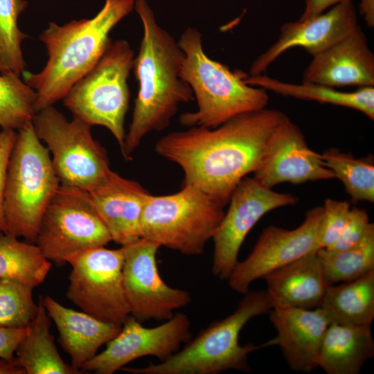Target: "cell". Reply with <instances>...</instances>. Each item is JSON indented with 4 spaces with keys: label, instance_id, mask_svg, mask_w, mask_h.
Here are the masks:
<instances>
[{
    "label": "cell",
    "instance_id": "1",
    "mask_svg": "<svg viewBox=\"0 0 374 374\" xmlns=\"http://www.w3.org/2000/svg\"><path fill=\"white\" fill-rule=\"evenodd\" d=\"M285 116L265 107L215 128L190 127L163 136L155 151L181 168L183 186H195L224 206L238 184L256 170L270 136Z\"/></svg>",
    "mask_w": 374,
    "mask_h": 374
},
{
    "label": "cell",
    "instance_id": "2",
    "mask_svg": "<svg viewBox=\"0 0 374 374\" xmlns=\"http://www.w3.org/2000/svg\"><path fill=\"white\" fill-rule=\"evenodd\" d=\"M134 9L142 22L143 35L134 61L139 90L121 152L126 160L132 159L148 134L168 127L179 104L194 96L180 76L184 53L178 42L157 24L147 0H134Z\"/></svg>",
    "mask_w": 374,
    "mask_h": 374
},
{
    "label": "cell",
    "instance_id": "3",
    "mask_svg": "<svg viewBox=\"0 0 374 374\" xmlns=\"http://www.w3.org/2000/svg\"><path fill=\"white\" fill-rule=\"evenodd\" d=\"M134 8V0H105L92 18L63 25L50 22L39 36L48 56L42 71H24L22 80L36 93L35 113L62 100L96 64L111 44L112 29Z\"/></svg>",
    "mask_w": 374,
    "mask_h": 374
},
{
    "label": "cell",
    "instance_id": "4",
    "mask_svg": "<svg viewBox=\"0 0 374 374\" xmlns=\"http://www.w3.org/2000/svg\"><path fill=\"white\" fill-rule=\"evenodd\" d=\"M178 44L184 53L180 76L191 88L197 105L196 111L180 115L181 125L215 128L239 114L267 107V91L246 83L244 72L232 71L211 59L197 28L188 27Z\"/></svg>",
    "mask_w": 374,
    "mask_h": 374
},
{
    "label": "cell",
    "instance_id": "5",
    "mask_svg": "<svg viewBox=\"0 0 374 374\" xmlns=\"http://www.w3.org/2000/svg\"><path fill=\"white\" fill-rule=\"evenodd\" d=\"M243 295L233 313L211 323L166 361L121 370L130 374H217L231 369L249 372L248 355L269 344L240 345V332L252 318L269 313L273 301L267 290L248 291Z\"/></svg>",
    "mask_w": 374,
    "mask_h": 374
},
{
    "label": "cell",
    "instance_id": "6",
    "mask_svg": "<svg viewBox=\"0 0 374 374\" xmlns=\"http://www.w3.org/2000/svg\"><path fill=\"white\" fill-rule=\"evenodd\" d=\"M60 186L51 154L28 121L17 132L7 168L6 233L35 243L44 213Z\"/></svg>",
    "mask_w": 374,
    "mask_h": 374
},
{
    "label": "cell",
    "instance_id": "7",
    "mask_svg": "<svg viewBox=\"0 0 374 374\" xmlns=\"http://www.w3.org/2000/svg\"><path fill=\"white\" fill-rule=\"evenodd\" d=\"M223 208L195 186L168 195L150 194L141 217V238L187 256L200 255L224 217Z\"/></svg>",
    "mask_w": 374,
    "mask_h": 374
},
{
    "label": "cell",
    "instance_id": "8",
    "mask_svg": "<svg viewBox=\"0 0 374 374\" xmlns=\"http://www.w3.org/2000/svg\"><path fill=\"white\" fill-rule=\"evenodd\" d=\"M134 52L125 39L112 42L96 64L77 81L62 99L75 117L91 127L108 129L123 151L130 93L127 80Z\"/></svg>",
    "mask_w": 374,
    "mask_h": 374
},
{
    "label": "cell",
    "instance_id": "9",
    "mask_svg": "<svg viewBox=\"0 0 374 374\" xmlns=\"http://www.w3.org/2000/svg\"><path fill=\"white\" fill-rule=\"evenodd\" d=\"M35 132L44 141L55 171L63 186L89 191L112 171L107 152L91 134V126L73 117L69 121L53 106L36 112Z\"/></svg>",
    "mask_w": 374,
    "mask_h": 374
},
{
    "label": "cell",
    "instance_id": "10",
    "mask_svg": "<svg viewBox=\"0 0 374 374\" xmlns=\"http://www.w3.org/2000/svg\"><path fill=\"white\" fill-rule=\"evenodd\" d=\"M111 241L88 192L60 184L44 213L35 244L60 266L73 254Z\"/></svg>",
    "mask_w": 374,
    "mask_h": 374
},
{
    "label": "cell",
    "instance_id": "11",
    "mask_svg": "<svg viewBox=\"0 0 374 374\" xmlns=\"http://www.w3.org/2000/svg\"><path fill=\"white\" fill-rule=\"evenodd\" d=\"M71 265L66 296L82 312L122 326L130 316L123 285L124 251L97 247L67 258Z\"/></svg>",
    "mask_w": 374,
    "mask_h": 374
},
{
    "label": "cell",
    "instance_id": "12",
    "mask_svg": "<svg viewBox=\"0 0 374 374\" xmlns=\"http://www.w3.org/2000/svg\"><path fill=\"white\" fill-rule=\"evenodd\" d=\"M297 197L276 192L253 177L243 178L233 190L229 206L215 231L212 273L227 279L238 262L240 249L247 235L258 221L268 212L294 205Z\"/></svg>",
    "mask_w": 374,
    "mask_h": 374
},
{
    "label": "cell",
    "instance_id": "13",
    "mask_svg": "<svg viewBox=\"0 0 374 374\" xmlns=\"http://www.w3.org/2000/svg\"><path fill=\"white\" fill-rule=\"evenodd\" d=\"M121 247L123 289L130 315L137 321H167L191 301L188 292L171 287L161 278L156 260L158 244L141 238Z\"/></svg>",
    "mask_w": 374,
    "mask_h": 374
},
{
    "label": "cell",
    "instance_id": "14",
    "mask_svg": "<svg viewBox=\"0 0 374 374\" xmlns=\"http://www.w3.org/2000/svg\"><path fill=\"white\" fill-rule=\"evenodd\" d=\"M322 206L309 210L302 224L287 230L271 225L260 235L246 259L238 262L226 279L229 287L244 294L256 280L320 249L319 232Z\"/></svg>",
    "mask_w": 374,
    "mask_h": 374
},
{
    "label": "cell",
    "instance_id": "15",
    "mask_svg": "<svg viewBox=\"0 0 374 374\" xmlns=\"http://www.w3.org/2000/svg\"><path fill=\"white\" fill-rule=\"evenodd\" d=\"M190 339V323L184 313H177L162 324L145 328L132 316L106 348L88 360L80 370L97 374H112L142 357L154 356L165 362Z\"/></svg>",
    "mask_w": 374,
    "mask_h": 374
},
{
    "label": "cell",
    "instance_id": "16",
    "mask_svg": "<svg viewBox=\"0 0 374 374\" xmlns=\"http://www.w3.org/2000/svg\"><path fill=\"white\" fill-rule=\"evenodd\" d=\"M253 177L265 186L288 182L335 178L326 166L321 154L308 145L301 130L287 116L270 136Z\"/></svg>",
    "mask_w": 374,
    "mask_h": 374
},
{
    "label": "cell",
    "instance_id": "17",
    "mask_svg": "<svg viewBox=\"0 0 374 374\" xmlns=\"http://www.w3.org/2000/svg\"><path fill=\"white\" fill-rule=\"evenodd\" d=\"M358 25L352 0L331 7L313 17L289 21L280 28L277 40L251 64L249 75L263 74L286 51L300 47L312 56L341 39Z\"/></svg>",
    "mask_w": 374,
    "mask_h": 374
},
{
    "label": "cell",
    "instance_id": "18",
    "mask_svg": "<svg viewBox=\"0 0 374 374\" xmlns=\"http://www.w3.org/2000/svg\"><path fill=\"white\" fill-rule=\"evenodd\" d=\"M303 82L333 88L374 87V55L361 28L357 26L341 39L312 55L304 71Z\"/></svg>",
    "mask_w": 374,
    "mask_h": 374
},
{
    "label": "cell",
    "instance_id": "19",
    "mask_svg": "<svg viewBox=\"0 0 374 374\" xmlns=\"http://www.w3.org/2000/svg\"><path fill=\"white\" fill-rule=\"evenodd\" d=\"M269 313L277 332L269 345L280 346L290 368L303 373L318 368L322 341L330 324L325 312L321 308L305 310L273 304Z\"/></svg>",
    "mask_w": 374,
    "mask_h": 374
},
{
    "label": "cell",
    "instance_id": "20",
    "mask_svg": "<svg viewBox=\"0 0 374 374\" xmlns=\"http://www.w3.org/2000/svg\"><path fill=\"white\" fill-rule=\"evenodd\" d=\"M87 192L112 241L123 246L141 238V214L150 194L147 190L112 171L103 182Z\"/></svg>",
    "mask_w": 374,
    "mask_h": 374
},
{
    "label": "cell",
    "instance_id": "21",
    "mask_svg": "<svg viewBox=\"0 0 374 374\" xmlns=\"http://www.w3.org/2000/svg\"><path fill=\"white\" fill-rule=\"evenodd\" d=\"M41 299L56 326L60 345L70 356L71 366L78 371L121 330V326L67 308L50 296Z\"/></svg>",
    "mask_w": 374,
    "mask_h": 374
},
{
    "label": "cell",
    "instance_id": "22",
    "mask_svg": "<svg viewBox=\"0 0 374 374\" xmlns=\"http://www.w3.org/2000/svg\"><path fill=\"white\" fill-rule=\"evenodd\" d=\"M312 251L263 277L273 304L312 310L319 308L328 285Z\"/></svg>",
    "mask_w": 374,
    "mask_h": 374
},
{
    "label": "cell",
    "instance_id": "23",
    "mask_svg": "<svg viewBox=\"0 0 374 374\" xmlns=\"http://www.w3.org/2000/svg\"><path fill=\"white\" fill-rule=\"evenodd\" d=\"M373 355L371 326L330 323L322 341L319 367L327 374H358Z\"/></svg>",
    "mask_w": 374,
    "mask_h": 374
},
{
    "label": "cell",
    "instance_id": "24",
    "mask_svg": "<svg viewBox=\"0 0 374 374\" xmlns=\"http://www.w3.org/2000/svg\"><path fill=\"white\" fill-rule=\"evenodd\" d=\"M50 327L51 318L40 299L37 312L17 348L15 361L26 374L80 373L60 357Z\"/></svg>",
    "mask_w": 374,
    "mask_h": 374
},
{
    "label": "cell",
    "instance_id": "25",
    "mask_svg": "<svg viewBox=\"0 0 374 374\" xmlns=\"http://www.w3.org/2000/svg\"><path fill=\"white\" fill-rule=\"evenodd\" d=\"M319 308L330 323L371 326L374 319V269L353 280L328 285Z\"/></svg>",
    "mask_w": 374,
    "mask_h": 374
},
{
    "label": "cell",
    "instance_id": "26",
    "mask_svg": "<svg viewBox=\"0 0 374 374\" xmlns=\"http://www.w3.org/2000/svg\"><path fill=\"white\" fill-rule=\"evenodd\" d=\"M245 82L284 96L354 109L374 120V87H359L355 91L346 92L317 83L285 82L263 74L247 75Z\"/></svg>",
    "mask_w": 374,
    "mask_h": 374
},
{
    "label": "cell",
    "instance_id": "27",
    "mask_svg": "<svg viewBox=\"0 0 374 374\" xmlns=\"http://www.w3.org/2000/svg\"><path fill=\"white\" fill-rule=\"evenodd\" d=\"M51 262L35 244L0 232V278H12L33 289L45 280Z\"/></svg>",
    "mask_w": 374,
    "mask_h": 374
},
{
    "label": "cell",
    "instance_id": "28",
    "mask_svg": "<svg viewBox=\"0 0 374 374\" xmlns=\"http://www.w3.org/2000/svg\"><path fill=\"white\" fill-rule=\"evenodd\" d=\"M328 285L357 279L374 269V224L371 223L356 244L344 249L317 251Z\"/></svg>",
    "mask_w": 374,
    "mask_h": 374
},
{
    "label": "cell",
    "instance_id": "29",
    "mask_svg": "<svg viewBox=\"0 0 374 374\" xmlns=\"http://www.w3.org/2000/svg\"><path fill=\"white\" fill-rule=\"evenodd\" d=\"M321 154L326 166L341 181L353 202H374L373 159L356 158L334 148L328 149Z\"/></svg>",
    "mask_w": 374,
    "mask_h": 374
},
{
    "label": "cell",
    "instance_id": "30",
    "mask_svg": "<svg viewBox=\"0 0 374 374\" xmlns=\"http://www.w3.org/2000/svg\"><path fill=\"white\" fill-rule=\"evenodd\" d=\"M28 5L26 0H0V73L21 75L26 71L21 44L28 35L19 28L18 19Z\"/></svg>",
    "mask_w": 374,
    "mask_h": 374
},
{
    "label": "cell",
    "instance_id": "31",
    "mask_svg": "<svg viewBox=\"0 0 374 374\" xmlns=\"http://www.w3.org/2000/svg\"><path fill=\"white\" fill-rule=\"evenodd\" d=\"M21 75L0 73V127L18 130L32 121L35 114V91Z\"/></svg>",
    "mask_w": 374,
    "mask_h": 374
},
{
    "label": "cell",
    "instance_id": "32",
    "mask_svg": "<svg viewBox=\"0 0 374 374\" xmlns=\"http://www.w3.org/2000/svg\"><path fill=\"white\" fill-rule=\"evenodd\" d=\"M32 290L19 280L0 278V327H27L38 310Z\"/></svg>",
    "mask_w": 374,
    "mask_h": 374
},
{
    "label": "cell",
    "instance_id": "33",
    "mask_svg": "<svg viewBox=\"0 0 374 374\" xmlns=\"http://www.w3.org/2000/svg\"><path fill=\"white\" fill-rule=\"evenodd\" d=\"M350 204L328 198L322 206V216L319 232L320 248L331 247L340 236L346 224Z\"/></svg>",
    "mask_w": 374,
    "mask_h": 374
},
{
    "label": "cell",
    "instance_id": "34",
    "mask_svg": "<svg viewBox=\"0 0 374 374\" xmlns=\"http://www.w3.org/2000/svg\"><path fill=\"white\" fill-rule=\"evenodd\" d=\"M367 213L361 208H350L344 228L337 241L330 249H344L356 244L364 235L368 226Z\"/></svg>",
    "mask_w": 374,
    "mask_h": 374
},
{
    "label": "cell",
    "instance_id": "35",
    "mask_svg": "<svg viewBox=\"0 0 374 374\" xmlns=\"http://www.w3.org/2000/svg\"><path fill=\"white\" fill-rule=\"evenodd\" d=\"M17 132L14 130L1 129L0 132V232L6 233L4 213V197L7 168Z\"/></svg>",
    "mask_w": 374,
    "mask_h": 374
},
{
    "label": "cell",
    "instance_id": "36",
    "mask_svg": "<svg viewBox=\"0 0 374 374\" xmlns=\"http://www.w3.org/2000/svg\"><path fill=\"white\" fill-rule=\"evenodd\" d=\"M26 332L24 328H7L0 327V357L15 361L17 348Z\"/></svg>",
    "mask_w": 374,
    "mask_h": 374
},
{
    "label": "cell",
    "instance_id": "37",
    "mask_svg": "<svg viewBox=\"0 0 374 374\" xmlns=\"http://www.w3.org/2000/svg\"><path fill=\"white\" fill-rule=\"evenodd\" d=\"M344 1L346 0H304V10L299 19L303 20L317 16Z\"/></svg>",
    "mask_w": 374,
    "mask_h": 374
},
{
    "label": "cell",
    "instance_id": "38",
    "mask_svg": "<svg viewBox=\"0 0 374 374\" xmlns=\"http://www.w3.org/2000/svg\"><path fill=\"white\" fill-rule=\"evenodd\" d=\"M359 11L369 28L374 27V0H360Z\"/></svg>",
    "mask_w": 374,
    "mask_h": 374
},
{
    "label": "cell",
    "instance_id": "39",
    "mask_svg": "<svg viewBox=\"0 0 374 374\" xmlns=\"http://www.w3.org/2000/svg\"><path fill=\"white\" fill-rule=\"evenodd\" d=\"M0 374H26L17 362H10L0 357Z\"/></svg>",
    "mask_w": 374,
    "mask_h": 374
},
{
    "label": "cell",
    "instance_id": "40",
    "mask_svg": "<svg viewBox=\"0 0 374 374\" xmlns=\"http://www.w3.org/2000/svg\"><path fill=\"white\" fill-rule=\"evenodd\" d=\"M0 132H1V127H0Z\"/></svg>",
    "mask_w": 374,
    "mask_h": 374
}]
</instances>
